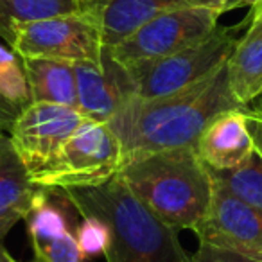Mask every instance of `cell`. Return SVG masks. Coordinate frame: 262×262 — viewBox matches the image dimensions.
<instances>
[{
  "label": "cell",
  "mask_w": 262,
  "mask_h": 262,
  "mask_svg": "<svg viewBox=\"0 0 262 262\" xmlns=\"http://www.w3.org/2000/svg\"><path fill=\"white\" fill-rule=\"evenodd\" d=\"M243 108L232 95L226 65L203 81L167 97L126 95L108 120L122 151V164L176 147L196 146L214 117Z\"/></svg>",
  "instance_id": "6da1fadb"
},
{
  "label": "cell",
  "mask_w": 262,
  "mask_h": 262,
  "mask_svg": "<svg viewBox=\"0 0 262 262\" xmlns=\"http://www.w3.org/2000/svg\"><path fill=\"white\" fill-rule=\"evenodd\" d=\"M83 217L110 228L108 262H190L176 232L160 221L117 176L97 187L61 190Z\"/></svg>",
  "instance_id": "7a4b0ae2"
},
{
  "label": "cell",
  "mask_w": 262,
  "mask_h": 262,
  "mask_svg": "<svg viewBox=\"0 0 262 262\" xmlns=\"http://www.w3.org/2000/svg\"><path fill=\"white\" fill-rule=\"evenodd\" d=\"M117 178L174 232L194 228L210 207L214 183L196 146L133 158Z\"/></svg>",
  "instance_id": "3957f363"
},
{
  "label": "cell",
  "mask_w": 262,
  "mask_h": 262,
  "mask_svg": "<svg viewBox=\"0 0 262 262\" xmlns=\"http://www.w3.org/2000/svg\"><path fill=\"white\" fill-rule=\"evenodd\" d=\"M120 165L122 151L110 124L84 119L43 167L29 172V180L43 190L97 187L117 176Z\"/></svg>",
  "instance_id": "277c9868"
},
{
  "label": "cell",
  "mask_w": 262,
  "mask_h": 262,
  "mask_svg": "<svg viewBox=\"0 0 262 262\" xmlns=\"http://www.w3.org/2000/svg\"><path fill=\"white\" fill-rule=\"evenodd\" d=\"M233 31L235 29L217 26V29L200 43L167 58L126 69L117 65L122 72L127 95L140 99L167 97L217 72L226 65L239 41Z\"/></svg>",
  "instance_id": "5b68a950"
},
{
  "label": "cell",
  "mask_w": 262,
  "mask_h": 262,
  "mask_svg": "<svg viewBox=\"0 0 262 262\" xmlns=\"http://www.w3.org/2000/svg\"><path fill=\"white\" fill-rule=\"evenodd\" d=\"M2 38L22 59L102 65L104 47L101 33L94 15L88 11L13 24Z\"/></svg>",
  "instance_id": "8992f818"
},
{
  "label": "cell",
  "mask_w": 262,
  "mask_h": 262,
  "mask_svg": "<svg viewBox=\"0 0 262 262\" xmlns=\"http://www.w3.org/2000/svg\"><path fill=\"white\" fill-rule=\"evenodd\" d=\"M219 16V9L205 6L172 9L149 20L119 45L104 49V52L122 69L157 61L210 36L217 29Z\"/></svg>",
  "instance_id": "52a82bcc"
},
{
  "label": "cell",
  "mask_w": 262,
  "mask_h": 262,
  "mask_svg": "<svg viewBox=\"0 0 262 262\" xmlns=\"http://www.w3.org/2000/svg\"><path fill=\"white\" fill-rule=\"evenodd\" d=\"M86 117L72 106L31 102L13 122L9 140L29 172L43 167Z\"/></svg>",
  "instance_id": "ba28073f"
},
{
  "label": "cell",
  "mask_w": 262,
  "mask_h": 262,
  "mask_svg": "<svg viewBox=\"0 0 262 262\" xmlns=\"http://www.w3.org/2000/svg\"><path fill=\"white\" fill-rule=\"evenodd\" d=\"M192 230L200 244L262 262V212L215 183L210 207Z\"/></svg>",
  "instance_id": "9c48e42d"
},
{
  "label": "cell",
  "mask_w": 262,
  "mask_h": 262,
  "mask_svg": "<svg viewBox=\"0 0 262 262\" xmlns=\"http://www.w3.org/2000/svg\"><path fill=\"white\" fill-rule=\"evenodd\" d=\"M196 6L219 9L217 0H104L97 8L88 9V13L94 15L99 26L102 47L110 49L119 45L158 15Z\"/></svg>",
  "instance_id": "30bf717a"
},
{
  "label": "cell",
  "mask_w": 262,
  "mask_h": 262,
  "mask_svg": "<svg viewBox=\"0 0 262 262\" xmlns=\"http://www.w3.org/2000/svg\"><path fill=\"white\" fill-rule=\"evenodd\" d=\"M196 151L208 169L223 171L241 165L255 151L246 124V108L228 110L207 124Z\"/></svg>",
  "instance_id": "8fae6325"
},
{
  "label": "cell",
  "mask_w": 262,
  "mask_h": 262,
  "mask_svg": "<svg viewBox=\"0 0 262 262\" xmlns=\"http://www.w3.org/2000/svg\"><path fill=\"white\" fill-rule=\"evenodd\" d=\"M77 83V110L86 119L108 122L127 95L120 69L102 52V65L74 63Z\"/></svg>",
  "instance_id": "7c38bea8"
},
{
  "label": "cell",
  "mask_w": 262,
  "mask_h": 262,
  "mask_svg": "<svg viewBox=\"0 0 262 262\" xmlns=\"http://www.w3.org/2000/svg\"><path fill=\"white\" fill-rule=\"evenodd\" d=\"M232 95L248 108L262 94V9H251L248 31L226 61Z\"/></svg>",
  "instance_id": "4fadbf2b"
},
{
  "label": "cell",
  "mask_w": 262,
  "mask_h": 262,
  "mask_svg": "<svg viewBox=\"0 0 262 262\" xmlns=\"http://www.w3.org/2000/svg\"><path fill=\"white\" fill-rule=\"evenodd\" d=\"M36 187L31 183L29 171L16 157L9 137L0 135V248L2 239L31 210Z\"/></svg>",
  "instance_id": "5bb4252c"
},
{
  "label": "cell",
  "mask_w": 262,
  "mask_h": 262,
  "mask_svg": "<svg viewBox=\"0 0 262 262\" xmlns=\"http://www.w3.org/2000/svg\"><path fill=\"white\" fill-rule=\"evenodd\" d=\"M31 102H54L77 108L74 63L52 59H22Z\"/></svg>",
  "instance_id": "9a60e30c"
},
{
  "label": "cell",
  "mask_w": 262,
  "mask_h": 262,
  "mask_svg": "<svg viewBox=\"0 0 262 262\" xmlns=\"http://www.w3.org/2000/svg\"><path fill=\"white\" fill-rule=\"evenodd\" d=\"M208 171L215 185L223 187L232 196L262 212V157L257 151H253L237 167Z\"/></svg>",
  "instance_id": "2e32d148"
},
{
  "label": "cell",
  "mask_w": 262,
  "mask_h": 262,
  "mask_svg": "<svg viewBox=\"0 0 262 262\" xmlns=\"http://www.w3.org/2000/svg\"><path fill=\"white\" fill-rule=\"evenodd\" d=\"M83 13L79 0H0V36L13 24Z\"/></svg>",
  "instance_id": "e0dca14e"
},
{
  "label": "cell",
  "mask_w": 262,
  "mask_h": 262,
  "mask_svg": "<svg viewBox=\"0 0 262 262\" xmlns=\"http://www.w3.org/2000/svg\"><path fill=\"white\" fill-rule=\"evenodd\" d=\"M0 95L22 112L31 104V94L24 65L15 52L0 45Z\"/></svg>",
  "instance_id": "ac0fdd59"
},
{
  "label": "cell",
  "mask_w": 262,
  "mask_h": 262,
  "mask_svg": "<svg viewBox=\"0 0 262 262\" xmlns=\"http://www.w3.org/2000/svg\"><path fill=\"white\" fill-rule=\"evenodd\" d=\"M34 255L43 258L45 262H81L83 253L77 246L76 235L72 232H65L61 235L47 237V239H33Z\"/></svg>",
  "instance_id": "d6986e66"
},
{
  "label": "cell",
  "mask_w": 262,
  "mask_h": 262,
  "mask_svg": "<svg viewBox=\"0 0 262 262\" xmlns=\"http://www.w3.org/2000/svg\"><path fill=\"white\" fill-rule=\"evenodd\" d=\"M74 235L83 257L106 253L110 246V228L97 217H83Z\"/></svg>",
  "instance_id": "ffe728a7"
},
{
  "label": "cell",
  "mask_w": 262,
  "mask_h": 262,
  "mask_svg": "<svg viewBox=\"0 0 262 262\" xmlns=\"http://www.w3.org/2000/svg\"><path fill=\"white\" fill-rule=\"evenodd\" d=\"M190 262H258V260L243 257V255L233 253V251H226L214 246H207V244H200L198 251L190 257Z\"/></svg>",
  "instance_id": "44dd1931"
},
{
  "label": "cell",
  "mask_w": 262,
  "mask_h": 262,
  "mask_svg": "<svg viewBox=\"0 0 262 262\" xmlns=\"http://www.w3.org/2000/svg\"><path fill=\"white\" fill-rule=\"evenodd\" d=\"M246 124H248V131H250L251 135V140H253L255 151L262 157V119L246 108Z\"/></svg>",
  "instance_id": "7402d4cb"
},
{
  "label": "cell",
  "mask_w": 262,
  "mask_h": 262,
  "mask_svg": "<svg viewBox=\"0 0 262 262\" xmlns=\"http://www.w3.org/2000/svg\"><path fill=\"white\" fill-rule=\"evenodd\" d=\"M20 110L16 106H13L9 101H6L2 95H0V133L9 131L15 122V119L18 117Z\"/></svg>",
  "instance_id": "603a6c76"
},
{
  "label": "cell",
  "mask_w": 262,
  "mask_h": 262,
  "mask_svg": "<svg viewBox=\"0 0 262 262\" xmlns=\"http://www.w3.org/2000/svg\"><path fill=\"white\" fill-rule=\"evenodd\" d=\"M260 0H217V8L221 13L225 11H230V9H237V8H255Z\"/></svg>",
  "instance_id": "cb8c5ba5"
},
{
  "label": "cell",
  "mask_w": 262,
  "mask_h": 262,
  "mask_svg": "<svg viewBox=\"0 0 262 262\" xmlns=\"http://www.w3.org/2000/svg\"><path fill=\"white\" fill-rule=\"evenodd\" d=\"M79 2H81V9H83V11H88V9L97 8L99 4L104 2V0H79Z\"/></svg>",
  "instance_id": "d4e9b609"
},
{
  "label": "cell",
  "mask_w": 262,
  "mask_h": 262,
  "mask_svg": "<svg viewBox=\"0 0 262 262\" xmlns=\"http://www.w3.org/2000/svg\"><path fill=\"white\" fill-rule=\"evenodd\" d=\"M253 102H255V104H253V108H251L250 112H251V113H255V115L260 117V119H262V94L258 95V97L255 99Z\"/></svg>",
  "instance_id": "484cf974"
},
{
  "label": "cell",
  "mask_w": 262,
  "mask_h": 262,
  "mask_svg": "<svg viewBox=\"0 0 262 262\" xmlns=\"http://www.w3.org/2000/svg\"><path fill=\"white\" fill-rule=\"evenodd\" d=\"M0 262H15V258H13L4 248H0Z\"/></svg>",
  "instance_id": "4316f807"
},
{
  "label": "cell",
  "mask_w": 262,
  "mask_h": 262,
  "mask_svg": "<svg viewBox=\"0 0 262 262\" xmlns=\"http://www.w3.org/2000/svg\"><path fill=\"white\" fill-rule=\"evenodd\" d=\"M251 9H262V0H260V2H258L257 6H255V8H251Z\"/></svg>",
  "instance_id": "83f0119b"
},
{
  "label": "cell",
  "mask_w": 262,
  "mask_h": 262,
  "mask_svg": "<svg viewBox=\"0 0 262 262\" xmlns=\"http://www.w3.org/2000/svg\"><path fill=\"white\" fill-rule=\"evenodd\" d=\"M15 262H16V260H15ZM31 262H45V260H43V258H40V257H36L34 260H31Z\"/></svg>",
  "instance_id": "f1b7e54d"
},
{
  "label": "cell",
  "mask_w": 262,
  "mask_h": 262,
  "mask_svg": "<svg viewBox=\"0 0 262 262\" xmlns=\"http://www.w3.org/2000/svg\"><path fill=\"white\" fill-rule=\"evenodd\" d=\"M0 135H2V133H0Z\"/></svg>",
  "instance_id": "f546056e"
}]
</instances>
